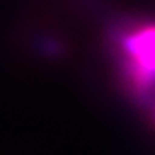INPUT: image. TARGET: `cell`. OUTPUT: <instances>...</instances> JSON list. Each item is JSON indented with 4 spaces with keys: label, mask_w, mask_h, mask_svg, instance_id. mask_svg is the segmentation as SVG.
<instances>
[{
    "label": "cell",
    "mask_w": 155,
    "mask_h": 155,
    "mask_svg": "<svg viewBox=\"0 0 155 155\" xmlns=\"http://www.w3.org/2000/svg\"><path fill=\"white\" fill-rule=\"evenodd\" d=\"M114 45L125 84L137 100L152 104L155 111V24L124 27L117 32Z\"/></svg>",
    "instance_id": "obj_1"
}]
</instances>
